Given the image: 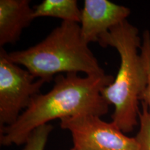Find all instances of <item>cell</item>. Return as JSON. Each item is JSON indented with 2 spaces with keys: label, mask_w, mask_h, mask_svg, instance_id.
<instances>
[{
  "label": "cell",
  "mask_w": 150,
  "mask_h": 150,
  "mask_svg": "<svg viewBox=\"0 0 150 150\" xmlns=\"http://www.w3.org/2000/svg\"><path fill=\"white\" fill-rule=\"evenodd\" d=\"M142 110L139 114V130L135 136L140 150H150V113L147 106L141 103Z\"/></svg>",
  "instance_id": "30bf717a"
},
{
  "label": "cell",
  "mask_w": 150,
  "mask_h": 150,
  "mask_svg": "<svg viewBox=\"0 0 150 150\" xmlns=\"http://www.w3.org/2000/svg\"><path fill=\"white\" fill-rule=\"evenodd\" d=\"M33 20L29 0H1L0 46L16 43Z\"/></svg>",
  "instance_id": "52a82bcc"
},
{
  "label": "cell",
  "mask_w": 150,
  "mask_h": 150,
  "mask_svg": "<svg viewBox=\"0 0 150 150\" xmlns=\"http://www.w3.org/2000/svg\"><path fill=\"white\" fill-rule=\"evenodd\" d=\"M52 129L53 127L49 124L35 129L24 144L23 150H45Z\"/></svg>",
  "instance_id": "8fae6325"
},
{
  "label": "cell",
  "mask_w": 150,
  "mask_h": 150,
  "mask_svg": "<svg viewBox=\"0 0 150 150\" xmlns=\"http://www.w3.org/2000/svg\"><path fill=\"white\" fill-rule=\"evenodd\" d=\"M114 78L106 74L85 77L76 73L57 75L51 91L33 97L13 124L1 128L0 143L3 146L25 144L35 129L56 119L106 115L110 105L101 92L112 83Z\"/></svg>",
  "instance_id": "6da1fadb"
},
{
  "label": "cell",
  "mask_w": 150,
  "mask_h": 150,
  "mask_svg": "<svg viewBox=\"0 0 150 150\" xmlns=\"http://www.w3.org/2000/svg\"><path fill=\"white\" fill-rule=\"evenodd\" d=\"M140 55L147 76V84L142 94L141 103H143L147 106L150 113V33L148 30L144 31L142 35Z\"/></svg>",
  "instance_id": "9c48e42d"
},
{
  "label": "cell",
  "mask_w": 150,
  "mask_h": 150,
  "mask_svg": "<svg viewBox=\"0 0 150 150\" xmlns=\"http://www.w3.org/2000/svg\"><path fill=\"white\" fill-rule=\"evenodd\" d=\"M13 63L22 65L37 79L50 81L54 75L83 72L86 76L102 75L99 65L81 35L76 22H62L44 40L21 51L5 52Z\"/></svg>",
  "instance_id": "3957f363"
},
{
  "label": "cell",
  "mask_w": 150,
  "mask_h": 150,
  "mask_svg": "<svg viewBox=\"0 0 150 150\" xmlns=\"http://www.w3.org/2000/svg\"><path fill=\"white\" fill-rule=\"evenodd\" d=\"M81 9L76 0H43L33 7L34 19L51 17L61 19L63 22L79 24Z\"/></svg>",
  "instance_id": "ba28073f"
},
{
  "label": "cell",
  "mask_w": 150,
  "mask_h": 150,
  "mask_svg": "<svg viewBox=\"0 0 150 150\" xmlns=\"http://www.w3.org/2000/svg\"><path fill=\"white\" fill-rule=\"evenodd\" d=\"M60 121L61 128L71 134L75 150H140L135 137L126 136L99 116L80 115Z\"/></svg>",
  "instance_id": "5b68a950"
},
{
  "label": "cell",
  "mask_w": 150,
  "mask_h": 150,
  "mask_svg": "<svg viewBox=\"0 0 150 150\" xmlns=\"http://www.w3.org/2000/svg\"><path fill=\"white\" fill-rule=\"evenodd\" d=\"M141 42L138 29L127 20L103 35L98 42L103 47L115 48L120 56L117 75L101 94L114 107L111 122L125 134L139 125L140 104L147 84L140 55Z\"/></svg>",
  "instance_id": "7a4b0ae2"
},
{
  "label": "cell",
  "mask_w": 150,
  "mask_h": 150,
  "mask_svg": "<svg viewBox=\"0 0 150 150\" xmlns=\"http://www.w3.org/2000/svg\"><path fill=\"white\" fill-rule=\"evenodd\" d=\"M130 9L107 0H85L79 22L81 35L89 45L98 42L100 38L126 21Z\"/></svg>",
  "instance_id": "8992f818"
},
{
  "label": "cell",
  "mask_w": 150,
  "mask_h": 150,
  "mask_svg": "<svg viewBox=\"0 0 150 150\" xmlns=\"http://www.w3.org/2000/svg\"><path fill=\"white\" fill-rule=\"evenodd\" d=\"M70 150H75V149H74V148H73V147H72V149H70Z\"/></svg>",
  "instance_id": "7c38bea8"
},
{
  "label": "cell",
  "mask_w": 150,
  "mask_h": 150,
  "mask_svg": "<svg viewBox=\"0 0 150 150\" xmlns=\"http://www.w3.org/2000/svg\"><path fill=\"white\" fill-rule=\"evenodd\" d=\"M0 51V126H9L40 94L46 81L37 79L27 70L11 61Z\"/></svg>",
  "instance_id": "277c9868"
}]
</instances>
